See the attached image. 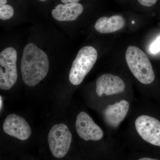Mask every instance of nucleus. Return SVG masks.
I'll return each instance as SVG.
<instances>
[{"instance_id":"1a4fd4ad","label":"nucleus","mask_w":160,"mask_h":160,"mask_svg":"<svg viewBox=\"0 0 160 160\" xmlns=\"http://www.w3.org/2000/svg\"><path fill=\"white\" fill-rule=\"evenodd\" d=\"M126 88L122 79L111 74H105L98 78L96 82L97 94L102 97L103 94L109 96L124 92Z\"/></svg>"},{"instance_id":"ddd939ff","label":"nucleus","mask_w":160,"mask_h":160,"mask_svg":"<svg viewBox=\"0 0 160 160\" xmlns=\"http://www.w3.org/2000/svg\"><path fill=\"white\" fill-rule=\"evenodd\" d=\"M14 15V9L9 5L0 6V19L2 20H7L11 18Z\"/></svg>"},{"instance_id":"6ab92c4d","label":"nucleus","mask_w":160,"mask_h":160,"mask_svg":"<svg viewBox=\"0 0 160 160\" xmlns=\"http://www.w3.org/2000/svg\"><path fill=\"white\" fill-rule=\"evenodd\" d=\"M0 102H1V106H0V108H1V110H2V96L0 97Z\"/></svg>"},{"instance_id":"2eb2a0df","label":"nucleus","mask_w":160,"mask_h":160,"mask_svg":"<svg viewBox=\"0 0 160 160\" xmlns=\"http://www.w3.org/2000/svg\"><path fill=\"white\" fill-rule=\"evenodd\" d=\"M140 4L146 7H150L155 4L158 0H138Z\"/></svg>"},{"instance_id":"f03ea898","label":"nucleus","mask_w":160,"mask_h":160,"mask_svg":"<svg viewBox=\"0 0 160 160\" xmlns=\"http://www.w3.org/2000/svg\"><path fill=\"white\" fill-rule=\"evenodd\" d=\"M126 62L133 76L142 84L149 85L155 79V74L149 58L136 46H129L126 53Z\"/></svg>"},{"instance_id":"423d86ee","label":"nucleus","mask_w":160,"mask_h":160,"mask_svg":"<svg viewBox=\"0 0 160 160\" xmlns=\"http://www.w3.org/2000/svg\"><path fill=\"white\" fill-rule=\"evenodd\" d=\"M138 134L147 142L160 147V122L157 119L142 115L135 122Z\"/></svg>"},{"instance_id":"f8f14e48","label":"nucleus","mask_w":160,"mask_h":160,"mask_svg":"<svg viewBox=\"0 0 160 160\" xmlns=\"http://www.w3.org/2000/svg\"><path fill=\"white\" fill-rule=\"evenodd\" d=\"M125 20L120 15H114L110 17L100 18L95 24L96 30L102 33H109L118 31L124 26Z\"/></svg>"},{"instance_id":"6e6552de","label":"nucleus","mask_w":160,"mask_h":160,"mask_svg":"<svg viewBox=\"0 0 160 160\" xmlns=\"http://www.w3.org/2000/svg\"><path fill=\"white\" fill-rule=\"evenodd\" d=\"M3 129L6 134L22 141L27 140L31 134V128L27 121L14 113L6 118Z\"/></svg>"},{"instance_id":"39448f33","label":"nucleus","mask_w":160,"mask_h":160,"mask_svg":"<svg viewBox=\"0 0 160 160\" xmlns=\"http://www.w3.org/2000/svg\"><path fill=\"white\" fill-rule=\"evenodd\" d=\"M72 135L65 124H56L52 127L48 136L49 149L54 157H64L69 151Z\"/></svg>"},{"instance_id":"9d476101","label":"nucleus","mask_w":160,"mask_h":160,"mask_svg":"<svg viewBox=\"0 0 160 160\" xmlns=\"http://www.w3.org/2000/svg\"><path fill=\"white\" fill-rule=\"evenodd\" d=\"M129 108V102L125 100L109 105L104 111L105 122L109 126L117 128L125 119Z\"/></svg>"},{"instance_id":"4468645a","label":"nucleus","mask_w":160,"mask_h":160,"mask_svg":"<svg viewBox=\"0 0 160 160\" xmlns=\"http://www.w3.org/2000/svg\"><path fill=\"white\" fill-rule=\"evenodd\" d=\"M149 50L152 54H156L160 52V35L157 38L150 46Z\"/></svg>"},{"instance_id":"9b49d317","label":"nucleus","mask_w":160,"mask_h":160,"mask_svg":"<svg viewBox=\"0 0 160 160\" xmlns=\"http://www.w3.org/2000/svg\"><path fill=\"white\" fill-rule=\"evenodd\" d=\"M83 6L79 3L59 4L52 10V16L60 22L73 21L76 20L83 12Z\"/></svg>"},{"instance_id":"dca6fc26","label":"nucleus","mask_w":160,"mask_h":160,"mask_svg":"<svg viewBox=\"0 0 160 160\" xmlns=\"http://www.w3.org/2000/svg\"><path fill=\"white\" fill-rule=\"evenodd\" d=\"M80 0H61L62 2L63 3H78V2Z\"/></svg>"},{"instance_id":"f3484780","label":"nucleus","mask_w":160,"mask_h":160,"mask_svg":"<svg viewBox=\"0 0 160 160\" xmlns=\"http://www.w3.org/2000/svg\"><path fill=\"white\" fill-rule=\"evenodd\" d=\"M7 2V0H0V6L6 5Z\"/></svg>"},{"instance_id":"f257e3e1","label":"nucleus","mask_w":160,"mask_h":160,"mask_svg":"<svg viewBox=\"0 0 160 160\" xmlns=\"http://www.w3.org/2000/svg\"><path fill=\"white\" fill-rule=\"evenodd\" d=\"M21 69L24 82L30 87L35 86L46 78L49 71L47 54L33 43H29L23 49Z\"/></svg>"},{"instance_id":"0eeeda50","label":"nucleus","mask_w":160,"mask_h":160,"mask_svg":"<svg viewBox=\"0 0 160 160\" xmlns=\"http://www.w3.org/2000/svg\"><path fill=\"white\" fill-rule=\"evenodd\" d=\"M76 128L78 135L86 141H99L104 135L102 129L85 112H82L78 115Z\"/></svg>"},{"instance_id":"a211bd4d","label":"nucleus","mask_w":160,"mask_h":160,"mask_svg":"<svg viewBox=\"0 0 160 160\" xmlns=\"http://www.w3.org/2000/svg\"><path fill=\"white\" fill-rule=\"evenodd\" d=\"M138 160H158L156 159L151 158H141Z\"/></svg>"},{"instance_id":"aec40b11","label":"nucleus","mask_w":160,"mask_h":160,"mask_svg":"<svg viewBox=\"0 0 160 160\" xmlns=\"http://www.w3.org/2000/svg\"><path fill=\"white\" fill-rule=\"evenodd\" d=\"M39 1H41V2H45V1H47V0H39Z\"/></svg>"},{"instance_id":"7ed1b4c3","label":"nucleus","mask_w":160,"mask_h":160,"mask_svg":"<svg viewBox=\"0 0 160 160\" xmlns=\"http://www.w3.org/2000/svg\"><path fill=\"white\" fill-rule=\"evenodd\" d=\"M98 52L92 46H86L80 49L72 62L69 73L72 84L78 86L94 66L98 58Z\"/></svg>"},{"instance_id":"20e7f679","label":"nucleus","mask_w":160,"mask_h":160,"mask_svg":"<svg viewBox=\"0 0 160 160\" xmlns=\"http://www.w3.org/2000/svg\"><path fill=\"white\" fill-rule=\"evenodd\" d=\"M17 52L12 47H8L0 53V88L11 89L17 81Z\"/></svg>"}]
</instances>
